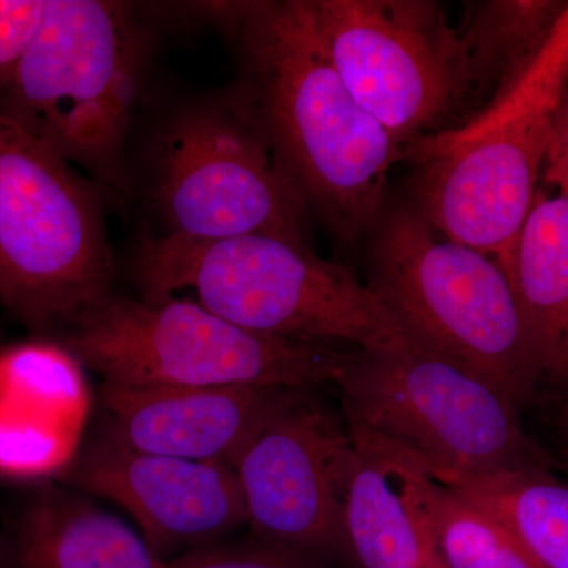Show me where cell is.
<instances>
[{"label":"cell","mask_w":568,"mask_h":568,"mask_svg":"<svg viewBox=\"0 0 568 568\" xmlns=\"http://www.w3.org/2000/svg\"><path fill=\"white\" fill-rule=\"evenodd\" d=\"M558 106L528 108L420 160L407 203L447 241L504 267L536 203Z\"/></svg>","instance_id":"cell-11"},{"label":"cell","mask_w":568,"mask_h":568,"mask_svg":"<svg viewBox=\"0 0 568 568\" xmlns=\"http://www.w3.org/2000/svg\"><path fill=\"white\" fill-rule=\"evenodd\" d=\"M88 409L82 365L65 346L0 351V474L44 477L71 466Z\"/></svg>","instance_id":"cell-14"},{"label":"cell","mask_w":568,"mask_h":568,"mask_svg":"<svg viewBox=\"0 0 568 568\" xmlns=\"http://www.w3.org/2000/svg\"><path fill=\"white\" fill-rule=\"evenodd\" d=\"M325 50L366 112L407 148L470 88L459 32L426 0H313Z\"/></svg>","instance_id":"cell-9"},{"label":"cell","mask_w":568,"mask_h":568,"mask_svg":"<svg viewBox=\"0 0 568 568\" xmlns=\"http://www.w3.org/2000/svg\"><path fill=\"white\" fill-rule=\"evenodd\" d=\"M102 197L0 111V298L36 328L73 325L111 294Z\"/></svg>","instance_id":"cell-7"},{"label":"cell","mask_w":568,"mask_h":568,"mask_svg":"<svg viewBox=\"0 0 568 568\" xmlns=\"http://www.w3.org/2000/svg\"><path fill=\"white\" fill-rule=\"evenodd\" d=\"M568 84V3L552 22L540 47L503 89L491 106L450 132L426 134L407 145L405 155L420 160L478 136L511 115L544 103H559Z\"/></svg>","instance_id":"cell-21"},{"label":"cell","mask_w":568,"mask_h":568,"mask_svg":"<svg viewBox=\"0 0 568 568\" xmlns=\"http://www.w3.org/2000/svg\"><path fill=\"white\" fill-rule=\"evenodd\" d=\"M0 567H2V566H0Z\"/></svg>","instance_id":"cell-27"},{"label":"cell","mask_w":568,"mask_h":568,"mask_svg":"<svg viewBox=\"0 0 568 568\" xmlns=\"http://www.w3.org/2000/svg\"><path fill=\"white\" fill-rule=\"evenodd\" d=\"M70 480L132 515L160 556L211 547L246 525L233 466L142 454L100 436L74 458Z\"/></svg>","instance_id":"cell-12"},{"label":"cell","mask_w":568,"mask_h":568,"mask_svg":"<svg viewBox=\"0 0 568 568\" xmlns=\"http://www.w3.org/2000/svg\"><path fill=\"white\" fill-rule=\"evenodd\" d=\"M14 559L18 568H168L121 518L59 491L43 493L26 507Z\"/></svg>","instance_id":"cell-16"},{"label":"cell","mask_w":568,"mask_h":568,"mask_svg":"<svg viewBox=\"0 0 568 568\" xmlns=\"http://www.w3.org/2000/svg\"><path fill=\"white\" fill-rule=\"evenodd\" d=\"M245 63L241 92L301 197L339 239L373 233L388 171L405 156L336 73L313 0L230 3Z\"/></svg>","instance_id":"cell-1"},{"label":"cell","mask_w":568,"mask_h":568,"mask_svg":"<svg viewBox=\"0 0 568 568\" xmlns=\"http://www.w3.org/2000/svg\"><path fill=\"white\" fill-rule=\"evenodd\" d=\"M82 366L119 386L317 388L353 351L239 327L192 298L108 295L63 339Z\"/></svg>","instance_id":"cell-6"},{"label":"cell","mask_w":568,"mask_h":568,"mask_svg":"<svg viewBox=\"0 0 568 568\" xmlns=\"http://www.w3.org/2000/svg\"><path fill=\"white\" fill-rule=\"evenodd\" d=\"M298 388L102 386L104 439L142 452L233 465Z\"/></svg>","instance_id":"cell-13"},{"label":"cell","mask_w":568,"mask_h":568,"mask_svg":"<svg viewBox=\"0 0 568 568\" xmlns=\"http://www.w3.org/2000/svg\"><path fill=\"white\" fill-rule=\"evenodd\" d=\"M151 200L166 233L271 235L308 245L302 204L241 89L175 111L152 145Z\"/></svg>","instance_id":"cell-8"},{"label":"cell","mask_w":568,"mask_h":568,"mask_svg":"<svg viewBox=\"0 0 568 568\" xmlns=\"http://www.w3.org/2000/svg\"><path fill=\"white\" fill-rule=\"evenodd\" d=\"M424 568H444V567H443V564L439 562V559H437L435 556V558L429 560V562L426 564V566Z\"/></svg>","instance_id":"cell-26"},{"label":"cell","mask_w":568,"mask_h":568,"mask_svg":"<svg viewBox=\"0 0 568 568\" xmlns=\"http://www.w3.org/2000/svg\"><path fill=\"white\" fill-rule=\"evenodd\" d=\"M343 537L362 568H424L436 556L402 481L357 446L343 491Z\"/></svg>","instance_id":"cell-17"},{"label":"cell","mask_w":568,"mask_h":568,"mask_svg":"<svg viewBox=\"0 0 568 568\" xmlns=\"http://www.w3.org/2000/svg\"><path fill=\"white\" fill-rule=\"evenodd\" d=\"M436 234L407 201L388 203L369 234V290L418 345L521 409L541 383L506 268Z\"/></svg>","instance_id":"cell-5"},{"label":"cell","mask_w":568,"mask_h":568,"mask_svg":"<svg viewBox=\"0 0 568 568\" xmlns=\"http://www.w3.org/2000/svg\"><path fill=\"white\" fill-rule=\"evenodd\" d=\"M357 447L384 463L402 481L444 568H540L514 532L487 508L425 476L398 455Z\"/></svg>","instance_id":"cell-18"},{"label":"cell","mask_w":568,"mask_h":568,"mask_svg":"<svg viewBox=\"0 0 568 568\" xmlns=\"http://www.w3.org/2000/svg\"><path fill=\"white\" fill-rule=\"evenodd\" d=\"M332 386L354 443L398 455L433 480L551 466L514 402L425 347L353 351Z\"/></svg>","instance_id":"cell-4"},{"label":"cell","mask_w":568,"mask_h":568,"mask_svg":"<svg viewBox=\"0 0 568 568\" xmlns=\"http://www.w3.org/2000/svg\"><path fill=\"white\" fill-rule=\"evenodd\" d=\"M148 51L126 3L47 0L0 111L97 183L129 193L126 140Z\"/></svg>","instance_id":"cell-3"},{"label":"cell","mask_w":568,"mask_h":568,"mask_svg":"<svg viewBox=\"0 0 568 568\" xmlns=\"http://www.w3.org/2000/svg\"><path fill=\"white\" fill-rule=\"evenodd\" d=\"M499 518L540 568H568V484L549 469L439 480Z\"/></svg>","instance_id":"cell-19"},{"label":"cell","mask_w":568,"mask_h":568,"mask_svg":"<svg viewBox=\"0 0 568 568\" xmlns=\"http://www.w3.org/2000/svg\"><path fill=\"white\" fill-rule=\"evenodd\" d=\"M541 386L568 394V196L538 190L506 265Z\"/></svg>","instance_id":"cell-15"},{"label":"cell","mask_w":568,"mask_h":568,"mask_svg":"<svg viewBox=\"0 0 568 568\" xmlns=\"http://www.w3.org/2000/svg\"><path fill=\"white\" fill-rule=\"evenodd\" d=\"M168 568H313V560L263 541L256 547L215 544L179 556Z\"/></svg>","instance_id":"cell-22"},{"label":"cell","mask_w":568,"mask_h":568,"mask_svg":"<svg viewBox=\"0 0 568 568\" xmlns=\"http://www.w3.org/2000/svg\"><path fill=\"white\" fill-rule=\"evenodd\" d=\"M562 7L555 2L477 3L465 31L459 32L470 88H487L499 78L500 91L506 89L540 47Z\"/></svg>","instance_id":"cell-20"},{"label":"cell","mask_w":568,"mask_h":568,"mask_svg":"<svg viewBox=\"0 0 568 568\" xmlns=\"http://www.w3.org/2000/svg\"><path fill=\"white\" fill-rule=\"evenodd\" d=\"M315 390L287 396L231 465L254 536L312 560L346 555L343 491L355 455L345 417Z\"/></svg>","instance_id":"cell-10"},{"label":"cell","mask_w":568,"mask_h":568,"mask_svg":"<svg viewBox=\"0 0 568 568\" xmlns=\"http://www.w3.org/2000/svg\"><path fill=\"white\" fill-rule=\"evenodd\" d=\"M562 399V407H560V422H562V429L566 433V440L568 444V394L560 396Z\"/></svg>","instance_id":"cell-25"},{"label":"cell","mask_w":568,"mask_h":568,"mask_svg":"<svg viewBox=\"0 0 568 568\" xmlns=\"http://www.w3.org/2000/svg\"><path fill=\"white\" fill-rule=\"evenodd\" d=\"M47 0H0V95L39 29Z\"/></svg>","instance_id":"cell-23"},{"label":"cell","mask_w":568,"mask_h":568,"mask_svg":"<svg viewBox=\"0 0 568 568\" xmlns=\"http://www.w3.org/2000/svg\"><path fill=\"white\" fill-rule=\"evenodd\" d=\"M541 179L556 186L558 193L568 196V84L556 110L551 144Z\"/></svg>","instance_id":"cell-24"},{"label":"cell","mask_w":568,"mask_h":568,"mask_svg":"<svg viewBox=\"0 0 568 568\" xmlns=\"http://www.w3.org/2000/svg\"><path fill=\"white\" fill-rule=\"evenodd\" d=\"M132 267L145 301L189 293L209 312L256 334L355 351L422 347L349 268L283 239L160 234L142 239Z\"/></svg>","instance_id":"cell-2"}]
</instances>
